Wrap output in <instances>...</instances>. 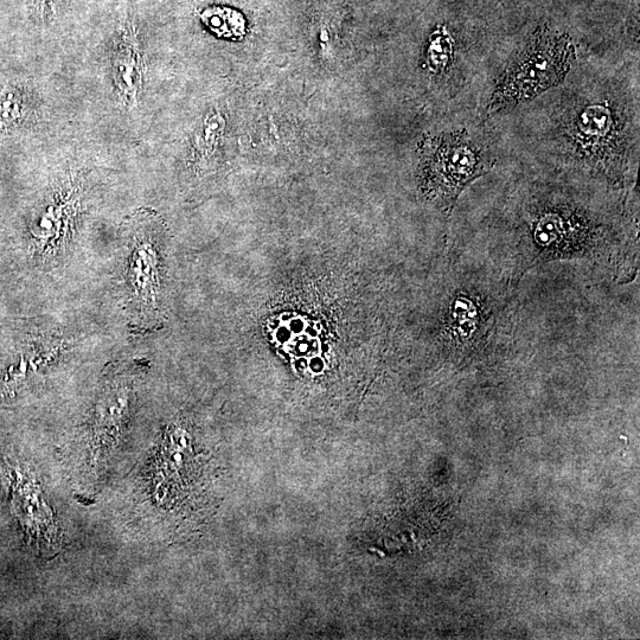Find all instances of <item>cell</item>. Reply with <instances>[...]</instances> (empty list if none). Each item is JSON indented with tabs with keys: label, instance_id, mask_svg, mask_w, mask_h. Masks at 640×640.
Instances as JSON below:
<instances>
[{
	"label": "cell",
	"instance_id": "6da1fadb",
	"mask_svg": "<svg viewBox=\"0 0 640 640\" xmlns=\"http://www.w3.org/2000/svg\"><path fill=\"white\" fill-rule=\"evenodd\" d=\"M575 59L571 37L546 27L537 29L498 81L489 113L510 110L559 86Z\"/></svg>",
	"mask_w": 640,
	"mask_h": 640
},
{
	"label": "cell",
	"instance_id": "7a4b0ae2",
	"mask_svg": "<svg viewBox=\"0 0 640 640\" xmlns=\"http://www.w3.org/2000/svg\"><path fill=\"white\" fill-rule=\"evenodd\" d=\"M491 168L492 162L482 147L464 131L443 134L426 144V188L445 209L454 207L466 185Z\"/></svg>",
	"mask_w": 640,
	"mask_h": 640
},
{
	"label": "cell",
	"instance_id": "3957f363",
	"mask_svg": "<svg viewBox=\"0 0 640 640\" xmlns=\"http://www.w3.org/2000/svg\"><path fill=\"white\" fill-rule=\"evenodd\" d=\"M156 223L150 215L133 220L126 255L124 280L128 309L145 322L158 315L162 286Z\"/></svg>",
	"mask_w": 640,
	"mask_h": 640
},
{
	"label": "cell",
	"instance_id": "277c9868",
	"mask_svg": "<svg viewBox=\"0 0 640 640\" xmlns=\"http://www.w3.org/2000/svg\"><path fill=\"white\" fill-rule=\"evenodd\" d=\"M590 228L558 211L543 214L534 223L533 236L537 258L554 259L574 256L588 251Z\"/></svg>",
	"mask_w": 640,
	"mask_h": 640
},
{
	"label": "cell",
	"instance_id": "5b68a950",
	"mask_svg": "<svg viewBox=\"0 0 640 640\" xmlns=\"http://www.w3.org/2000/svg\"><path fill=\"white\" fill-rule=\"evenodd\" d=\"M81 200L80 185L69 184L61 188L55 196H51L46 209L37 221L34 229L35 240L42 256H53L68 238L70 228L78 211Z\"/></svg>",
	"mask_w": 640,
	"mask_h": 640
},
{
	"label": "cell",
	"instance_id": "8992f818",
	"mask_svg": "<svg viewBox=\"0 0 640 640\" xmlns=\"http://www.w3.org/2000/svg\"><path fill=\"white\" fill-rule=\"evenodd\" d=\"M112 70L121 102L127 108L136 107L143 88L144 61L136 30L131 25H126L118 36Z\"/></svg>",
	"mask_w": 640,
	"mask_h": 640
},
{
	"label": "cell",
	"instance_id": "52a82bcc",
	"mask_svg": "<svg viewBox=\"0 0 640 640\" xmlns=\"http://www.w3.org/2000/svg\"><path fill=\"white\" fill-rule=\"evenodd\" d=\"M573 136L576 145L590 156L605 155L617 137V123L605 104L587 105L575 115Z\"/></svg>",
	"mask_w": 640,
	"mask_h": 640
},
{
	"label": "cell",
	"instance_id": "ba28073f",
	"mask_svg": "<svg viewBox=\"0 0 640 640\" xmlns=\"http://www.w3.org/2000/svg\"><path fill=\"white\" fill-rule=\"evenodd\" d=\"M454 53H456V41L446 27L434 30L426 51V66L433 74L444 73L451 66Z\"/></svg>",
	"mask_w": 640,
	"mask_h": 640
},
{
	"label": "cell",
	"instance_id": "9c48e42d",
	"mask_svg": "<svg viewBox=\"0 0 640 640\" xmlns=\"http://www.w3.org/2000/svg\"><path fill=\"white\" fill-rule=\"evenodd\" d=\"M203 21L217 35L226 37H238L245 32V19L239 14L229 9H211L203 14Z\"/></svg>",
	"mask_w": 640,
	"mask_h": 640
},
{
	"label": "cell",
	"instance_id": "30bf717a",
	"mask_svg": "<svg viewBox=\"0 0 640 640\" xmlns=\"http://www.w3.org/2000/svg\"><path fill=\"white\" fill-rule=\"evenodd\" d=\"M22 117V101L15 89H4L0 96V126L8 127Z\"/></svg>",
	"mask_w": 640,
	"mask_h": 640
}]
</instances>
